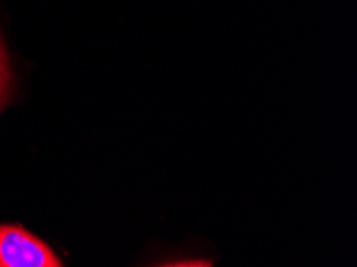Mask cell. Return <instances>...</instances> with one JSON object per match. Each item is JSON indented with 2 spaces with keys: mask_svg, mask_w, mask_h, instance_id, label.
<instances>
[{
  "mask_svg": "<svg viewBox=\"0 0 357 267\" xmlns=\"http://www.w3.org/2000/svg\"><path fill=\"white\" fill-rule=\"evenodd\" d=\"M0 267H64L48 245L21 224H0Z\"/></svg>",
  "mask_w": 357,
  "mask_h": 267,
  "instance_id": "6da1fadb",
  "label": "cell"
},
{
  "mask_svg": "<svg viewBox=\"0 0 357 267\" xmlns=\"http://www.w3.org/2000/svg\"><path fill=\"white\" fill-rule=\"evenodd\" d=\"M149 267H213V263L210 259H180Z\"/></svg>",
  "mask_w": 357,
  "mask_h": 267,
  "instance_id": "3957f363",
  "label": "cell"
},
{
  "mask_svg": "<svg viewBox=\"0 0 357 267\" xmlns=\"http://www.w3.org/2000/svg\"><path fill=\"white\" fill-rule=\"evenodd\" d=\"M16 93V74L0 32V114L12 105Z\"/></svg>",
  "mask_w": 357,
  "mask_h": 267,
  "instance_id": "7a4b0ae2",
  "label": "cell"
}]
</instances>
